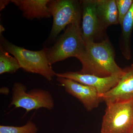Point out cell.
<instances>
[{
  "mask_svg": "<svg viewBox=\"0 0 133 133\" xmlns=\"http://www.w3.org/2000/svg\"><path fill=\"white\" fill-rule=\"evenodd\" d=\"M84 43L83 51L77 58L82 64L79 72L100 77L122 76L124 69L115 62L114 51L108 38L100 42Z\"/></svg>",
  "mask_w": 133,
  "mask_h": 133,
  "instance_id": "1",
  "label": "cell"
},
{
  "mask_svg": "<svg viewBox=\"0 0 133 133\" xmlns=\"http://www.w3.org/2000/svg\"><path fill=\"white\" fill-rule=\"evenodd\" d=\"M1 47L18 60L21 68L27 72L43 76L51 81L56 73L48 60L47 48L38 51L30 50L13 44L1 37Z\"/></svg>",
  "mask_w": 133,
  "mask_h": 133,
  "instance_id": "2",
  "label": "cell"
},
{
  "mask_svg": "<svg viewBox=\"0 0 133 133\" xmlns=\"http://www.w3.org/2000/svg\"><path fill=\"white\" fill-rule=\"evenodd\" d=\"M80 22L69 25L55 45L47 48V55L51 65L71 57L77 58L83 51L85 43L82 36Z\"/></svg>",
  "mask_w": 133,
  "mask_h": 133,
  "instance_id": "3",
  "label": "cell"
},
{
  "mask_svg": "<svg viewBox=\"0 0 133 133\" xmlns=\"http://www.w3.org/2000/svg\"><path fill=\"white\" fill-rule=\"evenodd\" d=\"M106 105L101 133H131L133 129V100Z\"/></svg>",
  "mask_w": 133,
  "mask_h": 133,
  "instance_id": "4",
  "label": "cell"
},
{
  "mask_svg": "<svg viewBox=\"0 0 133 133\" xmlns=\"http://www.w3.org/2000/svg\"><path fill=\"white\" fill-rule=\"evenodd\" d=\"M10 106L23 108L26 113L42 108L51 110L54 107V100L49 91L36 89L27 92L26 86L22 83H16L13 85Z\"/></svg>",
  "mask_w": 133,
  "mask_h": 133,
  "instance_id": "5",
  "label": "cell"
},
{
  "mask_svg": "<svg viewBox=\"0 0 133 133\" xmlns=\"http://www.w3.org/2000/svg\"><path fill=\"white\" fill-rule=\"evenodd\" d=\"M80 3L74 0H50L48 6L53 19L50 34L51 39H55L70 24L80 22Z\"/></svg>",
  "mask_w": 133,
  "mask_h": 133,
  "instance_id": "6",
  "label": "cell"
},
{
  "mask_svg": "<svg viewBox=\"0 0 133 133\" xmlns=\"http://www.w3.org/2000/svg\"><path fill=\"white\" fill-rule=\"evenodd\" d=\"M57 81L66 92L80 101L88 111L97 108L102 102L95 88L64 78L57 77Z\"/></svg>",
  "mask_w": 133,
  "mask_h": 133,
  "instance_id": "7",
  "label": "cell"
},
{
  "mask_svg": "<svg viewBox=\"0 0 133 133\" xmlns=\"http://www.w3.org/2000/svg\"><path fill=\"white\" fill-rule=\"evenodd\" d=\"M81 2L82 37L84 43L95 42L96 37L104 29L98 14L97 0H84Z\"/></svg>",
  "mask_w": 133,
  "mask_h": 133,
  "instance_id": "8",
  "label": "cell"
},
{
  "mask_svg": "<svg viewBox=\"0 0 133 133\" xmlns=\"http://www.w3.org/2000/svg\"><path fill=\"white\" fill-rule=\"evenodd\" d=\"M124 70L117 85L100 96L102 101L106 104L133 100V64Z\"/></svg>",
  "mask_w": 133,
  "mask_h": 133,
  "instance_id": "9",
  "label": "cell"
},
{
  "mask_svg": "<svg viewBox=\"0 0 133 133\" xmlns=\"http://www.w3.org/2000/svg\"><path fill=\"white\" fill-rule=\"evenodd\" d=\"M56 76L71 79L95 88L98 91L100 96L106 93L118 84L121 77L111 76L100 77L90 74H81L78 72L72 71L56 73Z\"/></svg>",
  "mask_w": 133,
  "mask_h": 133,
  "instance_id": "10",
  "label": "cell"
},
{
  "mask_svg": "<svg viewBox=\"0 0 133 133\" xmlns=\"http://www.w3.org/2000/svg\"><path fill=\"white\" fill-rule=\"evenodd\" d=\"M50 0H11L10 2L22 12L28 19L49 18L51 16L48 7Z\"/></svg>",
  "mask_w": 133,
  "mask_h": 133,
  "instance_id": "11",
  "label": "cell"
},
{
  "mask_svg": "<svg viewBox=\"0 0 133 133\" xmlns=\"http://www.w3.org/2000/svg\"><path fill=\"white\" fill-rule=\"evenodd\" d=\"M97 6L103 28L119 23L116 0H97Z\"/></svg>",
  "mask_w": 133,
  "mask_h": 133,
  "instance_id": "12",
  "label": "cell"
},
{
  "mask_svg": "<svg viewBox=\"0 0 133 133\" xmlns=\"http://www.w3.org/2000/svg\"><path fill=\"white\" fill-rule=\"evenodd\" d=\"M122 28L121 50L127 60L131 58V38L133 29V3L131 9L124 17Z\"/></svg>",
  "mask_w": 133,
  "mask_h": 133,
  "instance_id": "13",
  "label": "cell"
},
{
  "mask_svg": "<svg viewBox=\"0 0 133 133\" xmlns=\"http://www.w3.org/2000/svg\"><path fill=\"white\" fill-rule=\"evenodd\" d=\"M21 67L18 60L15 57L1 47L0 49V74L14 73Z\"/></svg>",
  "mask_w": 133,
  "mask_h": 133,
  "instance_id": "14",
  "label": "cell"
},
{
  "mask_svg": "<svg viewBox=\"0 0 133 133\" xmlns=\"http://www.w3.org/2000/svg\"><path fill=\"white\" fill-rule=\"evenodd\" d=\"M37 130L35 124L30 120L21 127L0 126V133H37Z\"/></svg>",
  "mask_w": 133,
  "mask_h": 133,
  "instance_id": "15",
  "label": "cell"
},
{
  "mask_svg": "<svg viewBox=\"0 0 133 133\" xmlns=\"http://www.w3.org/2000/svg\"><path fill=\"white\" fill-rule=\"evenodd\" d=\"M116 1L118 13L119 23L121 26L124 17L132 5L133 0H116Z\"/></svg>",
  "mask_w": 133,
  "mask_h": 133,
  "instance_id": "16",
  "label": "cell"
},
{
  "mask_svg": "<svg viewBox=\"0 0 133 133\" xmlns=\"http://www.w3.org/2000/svg\"><path fill=\"white\" fill-rule=\"evenodd\" d=\"M10 2V1L8 0H2L0 2V10H2L5 8L6 6Z\"/></svg>",
  "mask_w": 133,
  "mask_h": 133,
  "instance_id": "17",
  "label": "cell"
},
{
  "mask_svg": "<svg viewBox=\"0 0 133 133\" xmlns=\"http://www.w3.org/2000/svg\"><path fill=\"white\" fill-rule=\"evenodd\" d=\"M131 133H133V129L132 131V132H131Z\"/></svg>",
  "mask_w": 133,
  "mask_h": 133,
  "instance_id": "18",
  "label": "cell"
}]
</instances>
